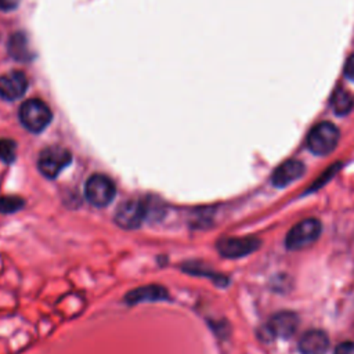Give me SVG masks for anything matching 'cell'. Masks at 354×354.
Returning a JSON list of instances; mask_svg holds the SVG:
<instances>
[{"instance_id":"obj_1","label":"cell","mask_w":354,"mask_h":354,"mask_svg":"<svg viewBox=\"0 0 354 354\" xmlns=\"http://www.w3.org/2000/svg\"><path fill=\"white\" fill-rule=\"evenodd\" d=\"M51 119V109L41 100H28L19 108V120L24 127L32 133H40L41 130H44Z\"/></svg>"},{"instance_id":"obj_2","label":"cell","mask_w":354,"mask_h":354,"mask_svg":"<svg viewBox=\"0 0 354 354\" xmlns=\"http://www.w3.org/2000/svg\"><path fill=\"white\" fill-rule=\"evenodd\" d=\"M340 133L337 127L329 122L315 124L307 136V147L315 155H328L339 142Z\"/></svg>"},{"instance_id":"obj_3","label":"cell","mask_w":354,"mask_h":354,"mask_svg":"<svg viewBox=\"0 0 354 354\" xmlns=\"http://www.w3.org/2000/svg\"><path fill=\"white\" fill-rule=\"evenodd\" d=\"M72 162V155L66 148L53 145L44 148L37 159V167L48 178L57 177Z\"/></svg>"},{"instance_id":"obj_4","label":"cell","mask_w":354,"mask_h":354,"mask_svg":"<svg viewBox=\"0 0 354 354\" xmlns=\"http://www.w3.org/2000/svg\"><path fill=\"white\" fill-rule=\"evenodd\" d=\"M115 184L113 181L104 174H93L86 181L84 194L86 199L97 207H104L112 202L115 196Z\"/></svg>"},{"instance_id":"obj_5","label":"cell","mask_w":354,"mask_h":354,"mask_svg":"<svg viewBox=\"0 0 354 354\" xmlns=\"http://www.w3.org/2000/svg\"><path fill=\"white\" fill-rule=\"evenodd\" d=\"M321 234V223L317 218H306L295 224L286 235V248L290 250L303 249L311 245Z\"/></svg>"},{"instance_id":"obj_6","label":"cell","mask_w":354,"mask_h":354,"mask_svg":"<svg viewBox=\"0 0 354 354\" xmlns=\"http://www.w3.org/2000/svg\"><path fill=\"white\" fill-rule=\"evenodd\" d=\"M147 218V205L141 199H129L122 202L115 212V221L119 227L133 230L138 228Z\"/></svg>"},{"instance_id":"obj_7","label":"cell","mask_w":354,"mask_h":354,"mask_svg":"<svg viewBox=\"0 0 354 354\" xmlns=\"http://www.w3.org/2000/svg\"><path fill=\"white\" fill-rule=\"evenodd\" d=\"M299 325V318L295 313L290 311H281L274 314L267 325L264 326L267 339L270 337H282L288 339L290 337Z\"/></svg>"},{"instance_id":"obj_8","label":"cell","mask_w":354,"mask_h":354,"mask_svg":"<svg viewBox=\"0 0 354 354\" xmlns=\"http://www.w3.org/2000/svg\"><path fill=\"white\" fill-rule=\"evenodd\" d=\"M260 245V241L253 236L245 238H223L217 242V250L221 256L228 259H236L254 252Z\"/></svg>"},{"instance_id":"obj_9","label":"cell","mask_w":354,"mask_h":354,"mask_svg":"<svg viewBox=\"0 0 354 354\" xmlns=\"http://www.w3.org/2000/svg\"><path fill=\"white\" fill-rule=\"evenodd\" d=\"M28 88L26 75L21 71H11L0 76V97L6 101L21 98Z\"/></svg>"},{"instance_id":"obj_10","label":"cell","mask_w":354,"mask_h":354,"mask_svg":"<svg viewBox=\"0 0 354 354\" xmlns=\"http://www.w3.org/2000/svg\"><path fill=\"white\" fill-rule=\"evenodd\" d=\"M303 174H304V165L300 160L290 159L283 162L274 170L271 176V181L275 187L282 188L290 184L292 181L300 178Z\"/></svg>"},{"instance_id":"obj_11","label":"cell","mask_w":354,"mask_h":354,"mask_svg":"<svg viewBox=\"0 0 354 354\" xmlns=\"http://www.w3.org/2000/svg\"><path fill=\"white\" fill-rule=\"evenodd\" d=\"M329 347V340L325 332L313 329L301 335L299 350L301 354H325Z\"/></svg>"},{"instance_id":"obj_12","label":"cell","mask_w":354,"mask_h":354,"mask_svg":"<svg viewBox=\"0 0 354 354\" xmlns=\"http://www.w3.org/2000/svg\"><path fill=\"white\" fill-rule=\"evenodd\" d=\"M162 299H167V292L165 288L159 285L142 286L129 292L126 296V301H129L130 304L145 301V300H162Z\"/></svg>"},{"instance_id":"obj_13","label":"cell","mask_w":354,"mask_h":354,"mask_svg":"<svg viewBox=\"0 0 354 354\" xmlns=\"http://www.w3.org/2000/svg\"><path fill=\"white\" fill-rule=\"evenodd\" d=\"M8 51L14 59L28 61L33 57V53L29 50L28 39L22 33H15L8 41Z\"/></svg>"},{"instance_id":"obj_14","label":"cell","mask_w":354,"mask_h":354,"mask_svg":"<svg viewBox=\"0 0 354 354\" xmlns=\"http://www.w3.org/2000/svg\"><path fill=\"white\" fill-rule=\"evenodd\" d=\"M330 105L336 115H347L354 106V98L348 91L336 88L330 97Z\"/></svg>"},{"instance_id":"obj_15","label":"cell","mask_w":354,"mask_h":354,"mask_svg":"<svg viewBox=\"0 0 354 354\" xmlns=\"http://www.w3.org/2000/svg\"><path fill=\"white\" fill-rule=\"evenodd\" d=\"M17 145L10 138H1L0 140V159L3 162L11 163L15 159V153H17Z\"/></svg>"},{"instance_id":"obj_16","label":"cell","mask_w":354,"mask_h":354,"mask_svg":"<svg viewBox=\"0 0 354 354\" xmlns=\"http://www.w3.org/2000/svg\"><path fill=\"white\" fill-rule=\"evenodd\" d=\"M22 201L17 196H3L0 198V213H11L22 206Z\"/></svg>"},{"instance_id":"obj_17","label":"cell","mask_w":354,"mask_h":354,"mask_svg":"<svg viewBox=\"0 0 354 354\" xmlns=\"http://www.w3.org/2000/svg\"><path fill=\"white\" fill-rule=\"evenodd\" d=\"M333 354H354V342H343L337 344Z\"/></svg>"},{"instance_id":"obj_18","label":"cell","mask_w":354,"mask_h":354,"mask_svg":"<svg viewBox=\"0 0 354 354\" xmlns=\"http://www.w3.org/2000/svg\"><path fill=\"white\" fill-rule=\"evenodd\" d=\"M344 75L354 82V54L348 57V59L346 61V66H344Z\"/></svg>"},{"instance_id":"obj_19","label":"cell","mask_w":354,"mask_h":354,"mask_svg":"<svg viewBox=\"0 0 354 354\" xmlns=\"http://www.w3.org/2000/svg\"><path fill=\"white\" fill-rule=\"evenodd\" d=\"M19 4V0H0V10L12 11Z\"/></svg>"}]
</instances>
